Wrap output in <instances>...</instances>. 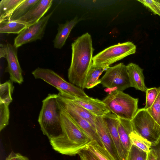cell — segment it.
<instances>
[{"instance_id":"9c48e42d","label":"cell","mask_w":160,"mask_h":160,"mask_svg":"<svg viewBox=\"0 0 160 160\" xmlns=\"http://www.w3.org/2000/svg\"><path fill=\"white\" fill-rule=\"evenodd\" d=\"M53 11L43 17L37 23L27 27L15 38L13 45L17 48L24 44L41 39L44 36L47 24Z\"/></svg>"},{"instance_id":"2e32d148","label":"cell","mask_w":160,"mask_h":160,"mask_svg":"<svg viewBox=\"0 0 160 160\" xmlns=\"http://www.w3.org/2000/svg\"><path fill=\"white\" fill-rule=\"evenodd\" d=\"M58 102L72 109L81 117L86 120L96 130L95 118L96 116L82 106L71 101L67 96L59 92L57 94Z\"/></svg>"},{"instance_id":"cb8c5ba5","label":"cell","mask_w":160,"mask_h":160,"mask_svg":"<svg viewBox=\"0 0 160 160\" xmlns=\"http://www.w3.org/2000/svg\"><path fill=\"white\" fill-rule=\"evenodd\" d=\"M132 144L148 153L150 151L151 143L147 139L133 131L129 135Z\"/></svg>"},{"instance_id":"4fadbf2b","label":"cell","mask_w":160,"mask_h":160,"mask_svg":"<svg viewBox=\"0 0 160 160\" xmlns=\"http://www.w3.org/2000/svg\"><path fill=\"white\" fill-rule=\"evenodd\" d=\"M52 0H39L24 16L18 20L22 22L27 27L39 21L51 7Z\"/></svg>"},{"instance_id":"d4e9b609","label":"cell","mask_w":160,"mask_h":160,"mask_svg":"<svg viewBox=\"0 0 160 160\" xmlns=\"http://www.w3.org/2000/svg\"><path fill=\"white\" fill-rule=\"evenodd\" d=\"M14 87L11 80L0 85V102L10 104L12 101V94Z\"/></svg>"},{"instance_id":"30bf717a","label":"cell","mask_w":160,"mask_h":160,"mask_svg":"<svg viewBox=\"0 0 160 160\" xmlns=\"http://www.w3.org/2000/svg\"><path fill=\"white\" fill-rule=\"evenodd\" d=\"M95 125L97 132L105 149L114 160H121L103 117L96 116Z\"/></svg>"},{"instance_id":"44dd1931","label":"cell","mask_w":160,"mask_h":160,"mask_svg":"<svg viewBox=\"0 0 160 160\" xmlns=\"http://www.w3.org/2000/svg\"><path fill=\"white\" fill-rule=\"evenodd\" d=\"M108 68L95 66L92 63L86 79L85 88H91L100 84L99 77L103 72L106 71Z\"/></svg>"},{"instance_id":"83f0119b","label":"cell","mask_w":160,"mask_h":160,"mask_svg":"<svg viewBox=\"0 0 160 160\" xmlns=\"http://www.w3.org/2000/svg\"><path fill=\"white\" fill-rule=\"evenodd\" d=\"M9 104L0 102V131L3 129L9 123L10 112Z\"/></svg>"},{"instance_id":"4316f807","label":"cell","mask_w":160,"mask_h":160,"mask_svg":"<svg viewBox=\"0 0 160 160\" xmlns=\"http://www.w3.org/2000/svg\"><path fill=\"white\" fill-rule=\"evenodd\" d=\"M158 89V94L155 101L152 106L147 110L160 126V86Z\"/></svg>"},{"instance_id":"f546056e","label":"cell","mask_w":160,"mask_h":160,"mask_svg":"<svg viewBox=\"0 0 160 160\" xmlns=\"http://www.w3.org/2000/svg\"><path fill=\"white\" fill-rule=\"evenodd\" d=\"M145 92L146 101L144 108L147 110L152 106L155 101L158 94V89L156 87L148 88Z\"/></svg>"},{"instance_id":"ba28073f","label":"cell","mask_w":160,"mask_h":160,"mask_svg":"<svg viewBox=\"0 0 160 160\" xmlns=\"http://www.w3.org/2000/svg\"><path fill=\"white\" fill-rule=\"evenodd\" d=\"M103 87L114 91H123L131 87L127 66L120 63L109 67L100 79Z\"/></svg>"},{"instance_id":"ffe728a7","label":"cell","mask_w":160,"mask_h":160,"mask_svg":"<svg viewBox=\"0 0 160 160\" xmlns=\"http://www.w3.org/2000/svg\"><path fill=\"white\" fill-rule=\"evenodd\" d=\"M24 0H1L0 2V22L8 20L15 10Z\"/></svg>"},{"instance_id":"e575fe53","label":"cell","mask_w":160,"mask_h":160,"mask_svg":"<svg viewBox=\"0 0 160 160\" xmlns=\"http://www.w3.org/2000/svg\"><path fill=\"white\" fill-rule=\"evenodd\" d=\"M147 160H158L155 152L151 148L150 151L147 153Z\"/></svg>"},{"instance_id":"5bb4252c","label":"cell","mask_w":160,"mask_h":160,"mask_svg":"<svg viewBox=\"0 0 160 160\" xmlns=\"http://www.w3.org/2000/svg\"><path fill=\"white\" fill-rule=\"evenodd\" d=\"M103 117L120 160H126L128 152L123 146L119 137L117 127L118 117L112 112L108 113Z\"/></svg>"},{"instance_id":"8992f818","label":"cell","mask_w":160,"mask_h":160,"mask_svg":"<svg viewBox=\"0 0 160 160\" xmlns=\"http://www.w3.org/2000/svg\"><path fill=\"white\" fill-rule=\"evenodd\" d=\"M136 46L132 42H127L111 46L93 57L94 66L109 67L113 63L126 57L134 54Z\"/></svg>"},{"instance_id":"4dcf8cb0","label":"cell","mask_w":160,"mask_h":160,"mask_svg":"<svg viewBox=\"0 0 160 160\" xmlns=\"http://www.w3.org/2000/svg\"><path fill=\"white\" fill-rule=\"evenodd\" d=\"M137 1L140 2L144 6L148 8L154 14H157L160 16V11L154 0H138Z\"/></svg>"},{"instance_id":"8d00e7d4","label":"cell","mask_w":160,"mask_h":160,"mask_svg":"<svg viewBox=\"0 0 160 160\" xmlns=\"http://www.w3.org/2000/svg\"><path fill=\"white\" fill-rule=\"evenodd\" d=\"M156 4H157L158 7L160 11V2H159L158 0H154Z\"/></svg>"},{"instance_id":"7c38bea8","label":"cell","mask_w":160,"mask_h":160,"mask_svg":"<svg viewBox=\"0 0 160 160\" xmlns=\"http://www.w3.org/2000/svg\"><path fill=\"white\" fill-rule=\"evenodd\" d=\"M64 95L71 101L82 106L96 116L103 117L111 112L102 101L98 99L89 96L86 98H77Z\"/></svg>"},{"instance_id":"f1b7e54d","label":"cell","mask_w":160,"mask_h":160,"mask_svg":"<svg viewBox=\"0 0 160 160\" xmlns=\"http://www.w3.org/2000/svg\"><path fill=\"white\" fill-rule=\"evenodd\" d=\"M147 153L132 144L126 160H147Z\"/></svg>"},{"instance_id":"277c9868","label":"cell","mask_w":160,"mask_h":160,"mask_svg":"<svg viewBox=\"0 0 160 160\" xmlns=\"http://www.w3.org/2000/svg\"><path fill=\"white\" fill-rule=\"evenodd\" d=\"M102 101L112 113L122 119L131 121L138 109V99L123 91H112Z\"/></svg>"},{"instance_id":"7402d4cb","label":"cell","mask_w":160,"mask_h":160,"mask_svg":"<svg viewBox=\"0 0 160 160\" xmlns=\"http://www.w3.org/2000/svg\"><path fill=\"white\" fill-rule=\"evenodd\" d=\"M27 27L22 22L17 20H6L0 22V33L19 34Z\"/></svg>"},{"instance_id":"5b68a950","label":"cell","mask_w":160,"mask_h":160,"mask_svg":"<svg viewBox=\"0 0 160 160\" xmlns=\"http://www.w3.org/2000/svg\"><path fill=\"white\" fill-rule=\"evenodd\" d=\"M32 74L36 79L43 80L61 93L77 98L88 97L82 89L67 82L51 69L38 68L32 72Z\"/></svg>"},{"instance_id":"7a4b0ae2","label":"cell","mask_w":160,"mask_h":160,"mask_svg":"<svg viewBox=\"0 0 160 160\" xmlns=\"http://www.w3.org/2000/svg\"><path fill=\"white\" fill-rule=\"evenodd\" d=\"M61 118L62 134L58 138L49 140L50 143L52 148L59 153L75 155L93 140L62 108Z\"/></svg>"},{"instance_id":"1f68e13d","label":"cell","mask_w":160,"mask_h":160,"mask_svg":"<svg viewBox=\"0 0 160 160\" xmlns=\"http://www.w3.org/2000/svg\"><path fill=\"white\" fill-rule=\"evenodd\" d=\"M78 154L81 160H100L93 153L86 148L79 151Z\"/></svg>"},{"instance_id":"9a60e30c","label":"cell","mask_w":160,"mask_h":160,"mask_svg":"<svg viewBox=\"0 0 160 160\" xmlns=\"http://www.w3.org/2000/svg\"><path fill=\"white\" fill-rule=\"evenodd\" d=\"M62 109L79 126L82 130L93 140L102 147L104 146L96 130L86 120L82 118L68 107L59 102Z\"/></svg>"},{"instance_id":"52a82bcc","label":"cell","mask_w":160,"mask_h":160,"mask_svg":"<svg viewBox=\"0 0 160 160\" xmlns=\"http://www.w3.org/2000/svg\"><path fill=\"white\" fill-rule=\"evenodd\" d=\"M133 131L147 139L152 145L160 138V126L144 108L139 109L131 120Z\"/></svg>"},{"instance_id":"e0dca14e","label":"cell","mask_w":160,"mask_h":160,"mask_svg":"<svg viewBox=\"0 0 160 160\" xmlns=\"http://www.w3.org/2000/svg\"><path fill=\"white\" fill-rule=\"evenodd\" d=\"M126 66L131 87L146 92L148 88L145 83L143 69L138 65L133 63H129Z\"/></svg>"},{"instance_id":"ac0fdd59","label":"cell","mask_w":160,"mask_h":160,"mask_svg":"<svg viewBox=\"0 0 160 160\" xmlns=\"http://www.w3.org/2000/svg\"><path fill=\"white\" fill-rule=\"evenodd\" d=\"M76 17L70 21H67L64 24H58V32L53 41L54 47L61 49L65 44L72 30L80 20Z\"/></svg>"},{"instance_id":"836d02e7","label":"cell","mask_w":160,"mask_h":160,"mask_svg":"<svg viewBox=\"0 0 160 160\" xmlns=\"http://www.w3.org/2000/svg\"><path fill=\"white\" fill-rule=\"evenodd\" d=\"M151 148L153 149L155 152L158 160H160V138L157 142L152 145Z\"/></svg>"},{"instance_id":"d590c367","label":"cell","mask_w":160,"mask_h":160,"mask_svg":"<svg viewBox=\"0 0 160 160\" xmlns=\"http://www.w3.org/2000/svg\"><path fill=\"white\" fill-rule=\"evenodd\" d=\"M7 46L2 44L0 45V58H6L7 55Z\"/></svg>"},{"instance_id":"d6986e66","label":"cell","mask_w":160,"mask_h":160,"mask_svg":"<svg viewBox=\"0 0 160 160\" xmlns=\"http://www.w3.org/2000/svg\"><path fill=\"white\" fill-rule=\"evenodd\" d=\"M117 127L122 145L128 152L132 145L129 138L130 134L133 131L131 121L118 117Z\"/></svg>"},{"instance_id":"74e56055","label":"cell","mask_w":160,"mask_h":160,"mask_svg":"<svg viewBox=\"0 0 160 160\" xmlns=\"http://www.w3.org/2000/svg\"><path fill=\"white\" fill-rule=\"evenodd\" d=\"M159 2H160V0H158Z\"/></svg>"},{"instance_id":"6da1fadb","label":"cell","mask_w":160,"mask_h":160,"mask_svg":"<svg viewBox=\"0 0 160 160\" xmlns=\"http://www.w3.org/2000/svg\"><path fill=\"white\" fill-rule=\"evenodd\" d=\"M72 55L68 78L72 84L85 88L86 79L92 63L94 49L91 35L88 32L78 37L71 45Z\"/></svg>"},{"instance_id":"484cf974","label":"cell","mask_w":160,"mask_h":160,"mask_svg":"<svg viewBox=\"0 0 160 160\" xmlns=\"http://www.w3.org/2000/svg\"><path fill=\"white\" fill-rule=\"evenodd\" d=\"M86 148L93 153L100 160H114L105 148L99 145L95 141H92Z\"/></svg>"},{"instance_id":"8fae6325","label":"cell","mask_w":160,"mask_h":160,"mask_svg":"<svg viewBox=\"0 0 160 160\" xmlns=\"http://www.w3.org/2000/svg\"><path fill=\"white\" fill-rule=\"evenodd\" d=\"M6 46V58L8 62V66L6 71L9 73L11 81L21 84L23 81V79L22 70L18 59L17 48L9 43H7Z\"/></svg>"},{"instance_id":"3957f363","label":"cell","mask_w":160,"mask_h":160,"mask_svg":"<svg viewBox=\"0 0 160 160\" xmlns=\"http://www.w3.org/2000/svg\"><path fill=\"white\" fill-rule=\"evenodd\" d=\"M42 103L38 118L41 129L49 140L58 138L62 134V127L57 94H49Z\"/></svg>"},{"instance_id":"d6a6232c","label":"cell","mask_w":160,"mask_h":160,"mask_svg":"<svg viewBox=\"0 0 160 160\" xmlns=\"http://www.w3.org/2000/svg\"><path fill=\"white\" fill-rule=\"evenodd\" d=\"M5 160H29L28 158L18 153L11 152Z\"/></svg>"},{"instance_id":"603a6c76","label":"cell","mask_w":160,"mask_h":160,"mask_svg":"<svg viewBox=\"0 0 160 160\" xmlns=\"http://www.w3.org/2000/svg\"><path fill=\"white\" fill-rule=\"evenodd\" d=\"M39 0H24L14 11L9 21L18 20L25 15Z\"/></svg>"}]
</instances>
